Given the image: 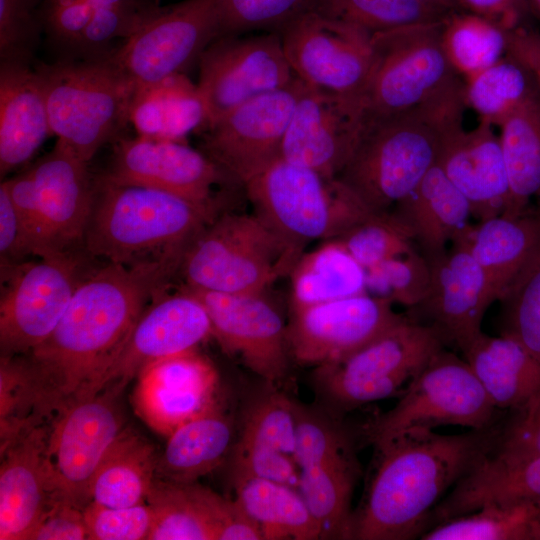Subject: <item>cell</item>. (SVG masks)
<instances>
[{
  "mask_svg": "<svg viewBox=\"0 0 540 540\" xmlns=\"http://www.w3.org/2000/svg\"><path fill=\"white\" fill-rule=\"evenodd\" d=\"M182 255L130 265L108 262L81 279L52 333L19 355L36 424L98 392L147 303L179 273Z\"/></svg>",
  "mask_w": 540,
  "mask_h": 540,
  "instance_id": "cell-1",
  "label": "cell"
},
{
  "mask_svg": "<svg viewBox=\"0 0 540 540\" xmlns=\"http://www.w3.org/2000/svg\"><path fill=\"white\" fill-rule=\"evenodd\" d=\"M500 426L455 435L414 431L376 448V468L353 513L352 539L420 538L447 490L493 449Z\"/></svg>",
  "mask_w": 540,
  "mask_h": 540,
  "instance_id": "cell-2",
  "label": "cell"
},
{
  "mask_svg": "<svg viewBox=\"0 0 540 540\" xmlns=\"http://www.w3.org/2000/svg\"><path fill=\"white\" fill-rule=\"evenodd\" d=\"M464 81L415 108L366 115L337 179L369 212L390 211L438 163L446 139L463 127Z\"/></svg>",
  "mask_w": 540,
  "mask_h": 540,
  "instance_id": "cell-3",
  "label": "cell"
},
{
  "mask_svg": "<svg viewBox=\"0 0 540 540\" xmlns=\"http://www.w3.org/2000/svg\"><path fill=\"white\" fill-rule=\"evenodd\" d=\"M217 211L218 203H199L160 189L118 184L100 175L94 180L83 243L93 256L130 265L184 252L218 217Z\"/></svg>",
  "mask_w": 540,
  "mask_h": 540,
  "instance_id": "cell-4",
  "label": "cell"
},
{
  "mask_svg": "<svg viewBox=\"0 0 540 540\" xmlns=\"http://www.w3.org/2000/svg\"><path fill=\"white\" fill-rule=\"evenodd\" d=\"M35 68L44 84L52 134L84 161L130 123L137 86L110 55Z\"/></svg>",
  "mask_w": 540,
  "mask_h": 540,
  "instance_id": "cell-5",
  "label": "cell"
},
{
  "mask_svg": "<svg viewBox=\"0 0 540 540\" xmlns=\"http://www.w3.org/2000/svg\"><path fill=\"white\" fill-rule=\"evenodd\" d=\"M303 253L255 214L214 219L186 247L179 268L184 286L228 294L265 292L289 275Z\"/></svg>",
  "mask_w": 540,
  "mask_h": 540,
  "instance_id": "cell-6",
  "label": "cell"
},
{
  "mask_svg": "<svg viewBox=\"0 0 540 540\" xmlns=\"http://www.w3.org/2000/svg\"><path fill=\"white\" fill-rule=\"evenodd\" d=\"M244 189L254 214L301 253L311 242L337 238L369 213L337 178L281 157Z\"/></svg>",
  "mask_w": 540,
  "mask_h": 540,
  "instance_id": "cell-7",
  "label": "cell"
},
{
  "mask_svg": "<svg viewBox=\"0 0 540 540\" xmlns=\"http://www.w3.org/2000/svg\"><path fill=\"white\" fill-rule=\"evenodd\" d=\"M436 331L403 316L346 358L316 366V392L334 411H350L397 395L444 348Z\"/></svg>",
  "mask_w": 540,
  "mask_h": 540,
  "instance_id": "cell-8",
  "label": "cell"
},
{
  "mask_svg": "<svg viewBox=\"0 0 540 540\" xmlns=\"http://www.w3.org/2000/svg\"><path fill=\"white\" fill-rule=\"evenodd\" d=\"M501 412L466 360L443 348L410 382L394 407L366 426L364 434L378 448L404 434L441 426L488 429L500 423Z\"/></svg>",
  "mask_w": 540,
  "mask_h": 540,
  "instance_id": "cell-9",
  "label": "cell"
},
{
  "mask_svg": "<svg viewBox=\"0 0 540 540\" xmlns=\"http://www.w3.org/2000/svg\"><path fill=\"white\" fill-rule=\"evenodd\" d=\"M442 22L410 24L371 35V65L360 95L366 115L415 108L463 80L443 51Z\"/></svg>",
  "mask_w": 540,
  "mask_h": 540,
  "instance_id": "cell-10",
  "label": "cell"
},
{
  "mask_svg": "<svg viewBox=\"0 0 540 540\" xmlns=\"http://www.w3.org/2000/svg\"><path fill=\"white\" fill-rule=\"evenodd\" d=\"M121 390L108 387L76 401L49 422L45 466L55 501L82 510L91 502L95 473L124 430Z\"/></svg>",
  "mask_w": 540,
  "mask_h": 540,
  "instance_id": "cell-11",
  "label": "cell"
},
{
  "mask_svg": "<svg viewBox=\"0 0 540 540\" xmlns=\"http://www.w3.org/2000/svg\"><path fill=\"white\" fill-rule=\"evenodd\" d=\"M38 261L1 267L5 287L0 301L1 356L25 355L55 329L84 277L69 251Z\"/></svg>",
  "mask_w": 540,
  "mask_h": 540,
  "instance_id": "cell-12",
  "label": "cell"
},
{
  "mask_svg": "<svg viewBox=\"0 0 540 540\" xmlns=\"http://www.w3.org/2000/svg\"><path fill=\"white\" fill-rule=\"evenodd\" d=\"M218 0H184L158 6L110 53L137 87L184 74L219 36Z\"/></svg>",
  "mask_w": 540,
  "mask_h": 540,
  "instance_id": "cell-13",
  "label": "cell"
},
{
  "mask_svg": "<svg viewBox=\"0 0 540 540\" xmlns=\"http://www.w3.org/2000/svg\"><path fill=\"white\" fill-rule=\"evenodd\" d=\"M198 66L207 127L242 103L286 88L296 79L278 32L218 37L202 53Z\"/></svg>",
  "mask_w": 540,
  "mask_h": 540,
  "instance_id": "cell-14",
  "label": "cell"
},
{
  "mask_svg": "<svg viewBox=\"0 0 540 540\" xmlns=\"http://www.w3.org/2000/svg\"><path fill=\"white\" fill-rule=\"evenodd\" d=\"M285 56L308 86L360 98L371 65V35L353 25L304 12L280 31Z\"/></svg>",
  "mask_w": 540,
  "mask_h": 540,
  "instance_id": "cell-15",
  "label": "cell"
},
{
  "mask_svg": "<svg viewBox=\"0 0 540 540\" xmlns=\"http://www.w3.org/2000/svg\"><path fill=\"white\" fill-rule=\"evenodd\" d=\"M393 306L365 292L290 308L286 325L290 358L313 366L346 358L403 317Z\"/></svg>",
  "mask_w": 540,
  "mask_h": 540,
  "instance_id": "cell-16",
  "label": "cell"
},
{
  "mask_svg": "<svg viewBox=\"0 0 540 540\" xmlns=\"http://www.w3.org/2000/svg\"><path fill=\"white\" fill-rule=\"evenodd\" d=\"M302 81L255 97L205 129L206 154L243 187L280 157Z\"/></svg>",
  "mask_w": 540,
  "mask_h": 540,
  "instance_id": "cell-17",
  "label": "cell"
},
{
  "mask_svg": "<svg viewBox=\"0 0 540 540\" xmlns=\"http://www.w3.org/2000/svg\"><path fill=\"white\" fill-rule=\"evenodd\" d=\"M183 287L203 304L212 336L226 353L238 356L267 384L276 386L286 378L290 359L287 323L266 291L228 294Z\"/></svg>",
  "mask_w": 540,
  "mask_h": 540,
  "instance_id": "cell-18",
  "label": "cell"
},
{
  "mask_svg": "<svg viewBox=\"0 0 540 540\" xmlns=\"http://www.w3.org/2000/svg\"><path fill=\"white\" fill-rule=\"evenodd\" d=\"M102 176L118 184L160 189L208 204L218 203L217 185H241L207 154L183 141L140 135L117 139Z\"/></svg>",
  "mask_w": 540,
  "mask_h": 540,
  "instance_id": "cell-19",
  "label": "cell"
},
{
  "mask_svg": "<svg viewBox=\"0 0 540 540\" xmlns=\"http://www.w3.org/2000/svg\"><path fill=\"white\" fill-rule=\"evenodd\" d=\"M364 117L359 97L328 92L302 81L280 157L337 178L356 147Z\"/></svg>",
  "mask_w": 540,
  "mask_h": 540,
  "instance_id": "cell-20",
  "label": "cell"
},
{
  "mask_svg": "<svg viewBox=\"0 0 540 540\" xmlns=\"http://www.w3.org/2000/svg\"><path fill=\"white\" fill-rule=\"evenodd\" d=\"M209 336L208 314L192 292L182 286L174 294L160 293L143 310L98 392L108 387L123 391L150 364L196 349Z\"/></svg>",
  "mask_w": 540,
  "mask_h": 540,
  "instance_id": "cell-21",
  "label": "cell"
},
{
  "mask_svg": "<svg viewBox=\"0 0 540 540\" xmlns=\"http://www.w3.org/2000/svg\"><path fill=\"white\" fill-rule=\"evenodd\" d=\"M136 379L134 410L161 435H170L218 403V372L196 349L154 362Z\"/></svg>",
  "mask_w": 540,
  "mask_h": 540,
  "instance_id": "cell-22",
  "label": "cell"
},
{
  "mask_svg": "<svg viewBox=\"0 0 540 540\" xmlns=\"http://www.w3.org/2000/svg\"><path fill=\"white\" fill-rule=\"evenodd\" d=\"M431 266V287L418 308L426 316L444 345L462 351L482 331L489 306L496 301L490 281L469 250L453 242L443 252L427 257Z\"/></svg>",
  "mask_w": 540,
  "mask_h": 540,
  "instance_id": "cell-23",
  "label": "cell"
},
{
  "mask_svg": "<svg viewBox=\"0 0 540 540\" xmlns=\"http://www.w3.org/2000/svg\"><path fill=\"white\" fill-rule=\"evenodd\" d=\"M438 165L464 195L477 222L505 212L510 183L493 125L479 121L471 130H456L444 142Z\"/></svg>",
  "mask_w": 540,
  "mask_h": 540,
  "instance_id": "cell-24",
  "label": "cell"
},
{
  "mask_svg": "<svg viewBox=\"0 0 540 540\" xmlns=\"http://www.w3.org/2000/svg\"><path fill=\"white\" fill-rule=\"evenodd\" d=\"M49 425L27 429L1 448L0 539L28 540L56 502L45 466Z\"/></svg>",
  "mask_w": 540,
  "mask_h": 540,
  "instance_id": "cell-25",
  "label": "cell"
},
{
  "mask_svg": "<svg viewBox=\"0 0 540 540\" xmlns=\"http://www.w3.org/2000/svg\"><path fill=\"white\" fill-rule=\"evenodd\" d=\"M41 205L49 254L83 241L93 195L88 162L59 141L31 168Z\"/></svg>",
  "mask_w": 540,
  "mask_h": 540,
  "instance_id": "cell-26",
  "label": "cell"
},
{
  "mask_svg": "<svg viewBox=\"0 0 540 540\" xmlns=\"http://www.w3.org/2000/svg\"><path fill=\"white\" fill-rule=\"evenodd\" d=\"M486 273L496 301L507 300L540 264V207L518 217L469 224L456 238Z\"/></svg>",
  "mask_w": 540,
  "mask_h": 540,
  "instance_id": "cell-27",
  "label": "cell"
},
{
  "mask_svg": "<svg viewBox=\"0 0 540 540\" xmlns=\"http://www.w3.org/2000/svg\"><path fill=\"white\" fill-rule=\"evenodd\" d=\"M52 134L42 78L30 63L0 64V175L27 162Z\"/></svg>",
  "mask_w": 540,
  "mask_h": 540,
  "instance_id": "cell-28",
  "label": "cell"
},
{
  "mask_svg": "<svg viewBox=\"0 0 540 540\" xmlns=\"http://www.w3.org/2000/svg\"><path fill=\"white\" fill-rule=\"evenodd\" d=\"M146 503L153 512L149 540H219L242 516L235 500L196 482L155 478Z\"/></svg>",
  "mask_w": 540,
  "mask_h": 540,
  "instance_id": "cell-29",
  "label": "cell"
},
{
  "mask_svg": "<svg viewBox=\"0 0 540 540\" xmlns=\"http://www.w3.org/2000/svg\"><path fill=\"white\" fill-rule=\"evenodd\" d=\"M540 500V455L511 459L488 452L435 507L429 529L488 503Z\"/></svg>",
  "mask_w": 540,
  "mask_h": 540,
  "instance_id": "cell-30",
  "label": "cell"
},
{
  "mask_svg": "<svg viewBox=\"0 0 540 540\" xmlns=\"http://www.w3.org/2000/svg\"><path fill=\"white\" fill-rule=\"evenodd\" d=\"M461 352L497 409L515 411L540 393V363L515 338L482 332Z\"/></svg>",
  "mask_w": 540,
  "mask_h": 540,
  "instance_id": "cell-31",
  "label": "cell"
},
{
  "mask_svg": "<svg viewBox=\"0 0 540 540\" xmlns=\"http://www.w3.org/2000/svg\"><path fill=\"white\" fill-rule=\"evenodd\" d=\"M391 211L410 228L426 257L446 250L472 217L468 201L438 163Z\"/></svg>",
  "mask_w": 540,
  "mask_h": 540,
  "instance_id": "cell-32",
  "label": "cell"
},
{
  "mask_svg": "<svg viewBox=\"0 0 540 540\" xmlns=\"http://www.w3.org/2000/svg\"><path fill=\"white\" fill-rule=\"evenodd\" d=\"M232 418L219 402L177 427L158 455L157 479L189 484L211 473L232 447Z\"/></svg>",
  "mask_w": 540,
  "mask_h": 540,
  "instance_id": "cell-33",
  "label": "cell"
},
{
  "mask_svg": "<svg viewBox=\"0 0 540 540\" xmlns=\"http://www.w3.org/2000/svg\"><path fill=\"white\" fill-rule=\"evenodd\" d=\"M296 430V402L269 384L245 411L238 442L233 446L232 465L262 470L286 457L295 460Z\"/></svg>",
  "mask_w": 540,
  "mask_h": 540,
  "instance_id": "cell-34",
  "label": "cell"
},
{
  "mask_svg": "<svg viewBox=\"0 0 540 540\" xmlns=\"http://www.w3.org/2000/svg\"><path fill=\"white\" fill-rule=\"evenodd\" d=\"M129 120L140 136L183 141L189 133L207 127V112L197 84L176 74L137 87Z\"/></svg>",
  "mask_w": 540,
  "mask_h": 540,
  "instance_id": "cell-35",
  "label": "cell"
},
{
  "mask_svg": "<svg viewBox=\"0 0 540 540\" xmlns=\"http://www.w3.org/2000/svg\"><path fill=\"white\" fill-rule=\"evenodd\" d=\"M235 500L259 526L263 540H316L320 528L297 488L232 473Z\"/></svg>",
  "mask_w": 540,
  "mask_h": 540,
  "instance_id": "cell-36",
  "label": "cell"
},
{
  "mask_svg": "<svg viewBox=\"0 0 540 540\" xmlns=\"http://www.w3.org/2000/svg\"><path fill=\"white\" fill-rule=\"evenodd\" d=\"M359 472L352 447L300 469L297 489L320 528V539H352L351 499Z\"/></svg>",
  "mask_w": 540,
  "mask_h": 540,
  "instance_id": "cell-37",
  "label": "cell"
},
{
  "mask_svg": "<svg viewBox=\"0 0 540 540\" xmlns=\"http://www.w3.org/2000/svg\"><path fill=\"white\" fill-rule=\"evenodd\" d=\"M158 453L152 443L124 428L109 448L92 480L91 502L107 507L146 503L156 477Z\"/></svg>",
  "mask_w": 540,
  "mask_h": 540,
  "instance_id": "cell-38",
  "label": "cell"
},
{
  "mask_svg": "<svg viewBox=\"0 0 540 540\" xmlns=\"http://www.w3.org/2000/svg\"><path fill=\"white\" fill-rule=\"evenodd\" d=\"M498 128L510 183V200L502 215L513 218L528 212L532 199H540V89Z\"/></svg>",
  "mask_w": 540,
  "mask_h": 540,
  "instance_id": "cell-39",
  "label": "cell"
},
{
  "mask_svg": "<svg viewBox=\"0 0 540 540\" xmlns=\"http://www.w3.org/2000/svg\"><path fill=\"white\" fill-rule=\"evenodd\" d=\"M290 308L366 292V269L336 238L303 253L290 274Z\"/></svg>",
  "mask_w": 540,
  "mask_h": 540,
  "instance_id": "cell-40",
  "label": "cell"
},
{
  "mask_svg": "<svg viewBox=\"0 0 540 540\" xmlns=\"http://www.w3.org/2000/svg\"><path fill=\"white\" fill-rule=\"evenodd\" d=\"M538 89L529 69L507 53L491 66L464 80V101L466 107L477 114L479 121L498 127Z\"/></svg>",
  "mask_w": 540,
  "mask_h": 540,
  "instance_id": "cell-41",
  "label": "cell"
},
{
  "mask_svg": "<svg viewBox=\"0 0 540 540\" xmlns=\"http://www.w3.org/2000/svg\"><path fill=\"white\" fill-rule=\"evenodd\" d=\"M508 32L479 15L455 11L443 19L442 48L453 69L465 80L507 54Z\"/></svg>",
  "mask_w": 540,
  "mask_h": 540,
  "instance_id": "cell-42",
  "label": "cell"
},
{
  "mask_svg": "<svg viewBox=\"0 0 540 540\" xmlns=\"http://www.w3.org/2000/svg\"><path fill=\"white\" fill-rule=\"evenodd\" d=\"M536 505L488 503L441 521L424 532L422 540H530Z\"/></svg>",
  "mask_w": 540,
  "mask_h": 540,
  "instance_id": "cell-43",
  "label": "cell"
},
{
  "mask_svg": "<svg viewBox=\"0 0 540 540\" xmlns=\"http://www.w3.org/2000/svg\"><path fill=\"white\" fill-rule=\"evenodd\" d=\"M309 11L370 34L410 24L440 21L448 15L420 0H312Z\"/></svg>",
  "mask_w": 540,
  "mask_h": 540,
  "instance_id": "cell-44",
  "label": "cell"
},
{
  "mask_svg": "<svg viewBox=\"0 0 540 540\" xmlns=\"http://www.w3.org/2000/svg\"><path fill=\"white\" fill-rule=\"evenodd\" d=\"M336 239L366 270L415 249L410 228L391 210L367 213Z\"/></svg>",
  "mask_w": 540,
  "mask_h": 540,
  "instance_id": "cell-45",
  "label": "cell"
},
{
  "mask_svg": "<svg viewBox=\"0 0 540 540\" xmlns=\"http://www.w3.org/2000/svg\"><path fill=\"white\" fill-rule=\"evenodd\" d=\"M431 287L428 258L416 249L366 270V292L393 305L421 306Z\"/></svg>",
  "mask_w": 540,
  "mask_h": 540,
  "instance_id": "cell-46",
  "label": "cell"
},
{
  "mask_svg": "<svg viewBox=\"0 0 540 540\" xmlns=\"http://www.w3.org/2000/svg\"><path fill=\"white\" fill-rule=\"evenodd\" d=\"M312 0H218L219 36L278 32L309 11Z\"/></svg>",
  "mask_w": 540,
  "mask_h": 540,
  "instance_id": "cell-47",
  "label": "cell"
},
{
  "mask_svg": "<svg viewBox=\"0 0 540 540\" xmlns=\"http://www.w3.org/2000/svg\"><path fill=\"white\" fill-rule=\"evenodd\" d=\"M44 0H0L1 61L30 63L44 29Z\"/></svg>",
  "mask_w": 540,
  "mask_h": 540,
  "instance_id": "cell-48",
  "label": "cell"
},
{
  "mask_svg": "<svg viewBox=\"0 0 540 540\" xmlns=\"http://www.w3.org/2000/svg\"><path fill=\"white\" fill-rule=\"evenodd\" d=\"M296 415L295 461L299 470L352 447L346 432L331 416L297 402Z\"/></svg>",
  "mask_w": 540,
  "mask_h": 540,
  "instance_id": "cell-49",
  "label": "cell"
},
{
  "mask_svg": "<svg viewBox=\"0 0 540 540\" xmlns=\"http://www.w3.org/2000/svg\"><path fill=\"white\" fill-rule=\"evenodd\" d=\"M158 6L148 0H130L93 8L80 49L90 57L101 56L107 44L116 38H128Z\"/></svg>",
  "mask_w": 540,
  "mask_h": 540,
  "instance_id": "cell-50",
  "label": "cell"
},
{
  "mask_svg": "<svg viewBox=\"0 0 540 540\" xmlns=\"http://www.w3.org/2000/svg\"><path fill=\"white\" fill-rule=\"evenodd\" d=\"M89 540L148 539L153 512L149 504L107 507L90 502L84 509Z\"/></svg>",
  "mask_w": 540,
  "mask_h": 540,
  "instance_id": "cell-51",
  "label": "cell"
},
{
  "mask_svg": "<svg viewBox=\"0 0 540 540\" xmlns=\"http://www.w3.org/2000/svg\"><path fill=\"white\" fill-rule=\"evenodd\" d=\"M503 304V334L518 340L540 363V264Z\"/></svg>",
  "mask_w": 540,
  "mask_h": 540,
  "instance_id": "cell-52",
  "label": "cell"
},
{
  "mask_svg": "<svg viewBox=\"0 0 540 540\" xmlns=\"http://www.w3.org/2000/svg\"><path fill=\"white\" fill-rule=\"evenodd\" d=\"M490 452L511 459L540 455V393L520 409L511 411V417L501 423Z\"/></svg>",
  "mask_w": 540,
  "mask_h": 540,
  "instance_id": "cell-53",
  "label": "cell"
},
{
  "mask_svg": "<svg viewBox=\"0 0 540 540\" xmlns=\"http://www.w3.org/2000/svg\"><path fill=\"white\" fill-rule=\"evenodd\" d=\"M27 233L32 253L49 255L43 215L31 169L2 181Z\"/></svg>",
  "mask_w": 540,
  "mask_h": 540,
  "instance_id": "cell-54",
  "label": "cell"
},
{
  "mask_svg": "<svg viewBox=\"0 0 540 540\" xmlns=\"http://www.w3.org/2000/svg\"><path fill=\"white\" fill-rule=\"evenodd\" d=\"M41 14L44 29L54 39L80 48L93 7L84 0H44Z\"/></svg>",
  "mask_w": 540,
  "mask_h": 540,
  "instance_id": "cell-55",
  "label": "cell"
},
{
  "mask_svg": "<svg viewBox=\"0 0 540 540\" xmlns=\"http://www.w3.org/2000/svg\"><path fill=\"white\" fill-rule=\"evenodd\" d=\"M89 540L84 510L56 501L44 513L28 540Z\"/></svg>",
  "mask_w": 540,
  "mask_h": 540,
  "instance_id": "cell-56",
  "label": "cell"
},
{
  "mask_svg": "<svg viewBox=\"0 0 540 540\" xmlns=\"http://www.w3.org/2000/svg\"><path fill=\"white\" fill-rule=\"evenodd\" d=\"M0 253L1 267L33 254L25 228L5 185H0Z\"/></svg>",
  "mask_w": 540,
  "mask_h": 540,
  "instance_id": "cell-57",
  "label": "cell"
},
{
  "mask_svg": "<svg viewBox=\"0 0 540 540\" xmlns=\"http://www.w3.org/2000/svg\"><path fill=\"white\" fill-rule=\"evenodd\" d=\"M461 11L484 17L506 30L520 25L524 0H456Z\"/></svg>",
  "mask_w": 540,
  "mask_h": 540,
  "instance_id": "cell-58",
  "label": "cell"
},
{
  "mask_svg": "<svg viewBox=\"0 0 540 540\" xmlns=\"http://www.w3.org/2000/svg\"><path fill=\"white\" fill-rule=\"evenodd\" d=\"M507 53L529 69L540 89V32L521 24L509 30Z\"/></svg>",
  "mask_w": 540,
  "mask_h": 540,
  "instance_id": "cell-59",
  "label": "cell"
},
{
  "mask_svg": "<svg viewBox=\"0 0 540 540\" xmlns=\"http://www.w3.org/2000/svg\"><path fill=\"white\" fill-rule=\"evenodd\" d=\"M427 6L443 13L449 14L455 11H461L456 0H420Z\"/></svg>",
  "mask_w": 540,
  "mask_h": 540,
  "instance_id": "cell-60",
  "label": "cell"
},
{
  "mask_svg": "<svg viewBox=\"0 0 540 540\" xmlns=\"http://www.w3.org/2000/svg\"><path fill=\"white\" fill-rule=\"evenodd\" d=\"M536 509L531 521L530 540H540V500L535 501Z\"/></svg>",
  "mask_w": 540,
  "mask_h": 540,
  "instance_id": "cell-61",
  "label": "cell"
},
{
  "mask_svg": "<svg viewBox=\"0 0 540 540\" xmlns=\"http://www.w3.org/2000/svg\"><path fill=\"white\" fill-rule=\"evenodd\" d=\"M532 14L540 22V0H524Z\"/></svg>",
  "mask_w": 540,
  "mask_h": 540,
  "instance_id": "cell-62",
  "label": "cell"
},
{
  "mask_svg": "<svg viewBox=\"0 0 540 540\" xmlns=\"http://www.w3.org/2000/svg\"><path fill=\"white\" fill-rule=\"evenodd\" d=\"M53 1H55V0H53ZM84 1L90 3L93 8H96V7L107 6V5H111V4H117V3L130 1V0H84Z\"/></svg>",
  "mask_w": 540,
  "mask_h": 540,
  "instance_id": "cell-63",
  "label": "cell"
},
{
  "mask_svg": "<svg viewBox=\"0 0 540 540\" xmlns=\"http://www.w3.org/2000/svg\"><path fill=\"white\" fill-rule=\"evenodd\" d=\"M49 1H53V0H49Z\"/></svg>",
  "mask_w": 540,
  "mask_h": 540,
  "instance_id": "cell-64",
  "label": "cell"
}]
</instances>
